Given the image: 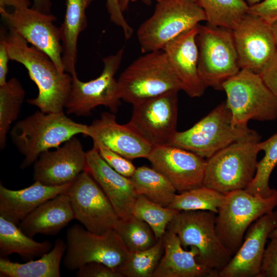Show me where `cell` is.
I'll list each match as a JSON object with an SVG mask.
<instances>
[{
    "instance_id": "1",
    "label": "cell",
    "mask_w": 277,
    "mask_h": 277,
    "mask_svg": "<svg viewBox=\"0 0 277 277\" xmlns=\"http://www.w3.org/2000/svg\"><path fill=\"white\" fill-rule=\"evenodd\" d=\"M7 34L10 60L23 65L38 88L37 96L28 100L30 105L46 113L64 112L71 88L72 76L60 71L45 53L28 42L17 33Z\"/></svg>"
},
{
    "instance_id": "2",
    "label": "cell",
    "mask_w": 277,
    "mask_h": 277,
    "mask_svg": "<svg viewBox=\"0 0 277 277\" xmlns=\"http://www.w3.org/2000/svg\"><path fill=\"white\" fill-rule=\"evenodd\" d=\"M88 126L73 121L64 112L46 113L41 110L18 121L10 134L24 156L21 168H28L41 153L60 146L76 135H85Z\"/></svg>"
},
{
    "instance_id": "3",
    "label": "cell",
    "mask_w": 277,
    "mask_h": 277,
    "mask_svg": "<svg viewBox=\"0 0 277 277\" xmlns=\"http://www.w3.org/2000/svg\"><path fill=\"white\" fill-rule=\"evenodd\" d=\"M121 100L132 105L162 94L182 90L164 50L145 53L132 62L117 80Z\"/></svg>"
},
{
    "instance_id": "4",
    "label": "cell",
    "mask_w": 277,
    "mask_h": 277,
    "mask_svg": "<svg viewBox=\"0 0 277 277\" xmlns=\"http://www.w3.org/2000/svg\"><path fill=\"white\" fill-rule=\"evenodd\" d=\"M259 135L248 126L235 124L226 102H223L190 128L176 131L168 145L207 159L234 142Z\"/></svg>"
},
{
    "instance_id": "5",
    "label": "cell",
    "mask_w": 277,
    "mask_h": 277,
    "mask_svg": "<svg viewBox=\"0 0 277 277\" xmlns=\"http://www.w3.org/2000/svg\"><path fill=\"white\" fill-rule=\"evenodd\" d=\"M207 21L196 0H163L139 26L136 35L143 53L163 50L171 40Z\"/></svg>"
},
{
    "instance_id": "6",
    "label": "cell",
    "mask_w": 277,
    "mask_h": 277,
    "mask_svg": "<svg viewBox=\"0 0 277 277\" xmlns=\"http://www.w3.org/2000/svg\"><path fill=\"white\" fill-rule=\"evenodd\" d=\"M260 136L234 142L206 159L203 186L224 194L245 189L253 180Z\"/></svg>"
},
{
    "instance_id": "7",
    "label": "cell",
    "mask_w": 277,
    "mask_h": 277,
    "mask_svg": "<svg viewBox=\"0 0 277 277\" xmlns=\"http://www.w3.org/2000/svg\"><path fill=\"white\" fill-rule=\"evenodd\" d=\"M277 206V190L264 197L253 195L245 189L225 194L216 216L215 229L225 248L232 256L242 245L249 226Z\"/></svg>"
},
{
    "instance_id": "8",
    "label": "cell",
    "mask_w": 277,
    "mask_h": 277,
    "mask_svg": "<svg viewBox=\"0 0 277 277\" xmlns=\"http://www.w3.org/2000/svg\"><path fill=\"white\" fill-rule=\"evenodd\" d=\"M198 70L206 88L223 90V85L241 70L233 30L200 24L196 37Z\"/></svg>"
},
{
    "instance_id": "9",
    "label": "cell",
    "mask_w": 277,
    "mask_h": 277,
    "mask_svg": "<svg viewBox=\"0 0 277 277\" xmlns=\"http://www.w3.org/2000/svg\"><path fill=\"white\" fill-rule=\"evenodd\" d=\"M223 90L235 124L247 126L251 120L271 121L277 118V96L261 75L241 69L223 84Z\"/></svg>"
},
{
    "instance_id": "10",
    "label": "cell",
    "mask_w": 277,
    "mask_h": 277,
    "mask_svg": "<svg viewBox=\"0 0 277 277\" xmlns=\"http://www.w3.org/2000/svg\"><path fill=\"white\" fill-rule=\"evenodd\" d=\"M216 214L204 210L180 211L167 227L178 236L182 246L195 247L197 262L218 272L232 256L225 248L215 229Z\"/></svg>"
},
{
    "instance_id": "11",
    "label": "cell",
    "mask_w": 277,
    "mask_h": 277,
    "mask_svg": "<svg viewBox=\"0 0 277 277\" xmlns=\"http://www.w3.org/2000/svg\"><path fill=\"white\" fill-rule=\"evenodd\" d=\"M66 245L63 264L71 271L97 262L118 272L130 252L114 229L98 234L78 224L68 229Z\"/></svg>"
},
{
    "instance_id": "12",
    "label": "cell",
    "mask_w": 277,
    "mask_h": 277,
    "mask_svg": "<svg viewBox=\"0 0 277 277\" xmlns=\"http://www.w3.org/2000/svg\"><path fill=\"white\" fill-rule=\"evenodd\" d=\"M124 49L103 58L104 67L101 74L88 82L72 76L70 93L65 106L66 113L77 116H89L99 106L108 107L115 113L121 105L117 80L115 78L122 61Z\"/></svg>"
},
{
    "instance_id": "13",
    "label": "cell",
    "mask_w": 277,
    "mask_h": 277,
    "mask_svg": "<svg viewBox=\"0 0 277 277\" xmlns=\"http://www.w3.org/2000/svg\"><path fill=\"white\" fill-rule=\"evenodd\" d=\"M66 192L76 219L88 231L101 234L114 229L120 217L102 188L86 171L71 184Z\"/></svg>"
},
{
    "instance_id": "14",
    "label": "cell",
    "mask_w": 277,
    "mask_h": 277,
    "mask_svg": "<svg viewBox=\"0 0 277 277\" xmlns=\"http://www.w3.org/2000/svg\"><path fill=\"white\" fill-rule=\"evenodd\" d=\"M2 20L9 28L28 43L47 55L58 69L65 72L62 61L63 48L59 27L53 23L56 17L30 7L7 11L0 7Z\"/></svg>"
},
{
    "instance_id": "15",
    "label": "cell",
    "mask_w": 277,
    "mask_h": 277,
    "mask_svg": "<svg viewBox=\"0 0 277 277\" xmlns=\"http://www.w3.org/2000/svg\"><path fill=\"white\" fill-rule=\"evenodd\" d=\"M178 92H167L133 105L126 124L153 147L168 145L177 131Z\"/></svg>"
},
{
    "instance_id": "16",
    "label": "cell",
    "mask_w": 277,
    "mask_h": 277,
    "mask_svg": "<svg viewBox=\"0 0 277 277\" xmlns=\"http://www.w3.org/2000/svg\"><path fill=\"white\" fill-rule=\"evenodd\" d=\"M232 30L241 69L260 75L277 54L271 25L247 12Z\"/></svg>"
},
{
    "instance_id": "17",
    "label": "cell",
    "mask_w": 277,
    "mask_h": 277,
    "mask_svg": "<svg viewBox=\"0 0 277 277\" xmlns=\"http://www.w3.org/2000/svg\"><path fill=\"white\" fill-rule=\"evenodd\" d=\"M146 159L180 192L203 185L206 159L192 152L163 145L153 147Z\"/></svg>"
},
{
    "instance_id": "18",
    "label": "cell",
    "mask_w": 277,
    "mask_h": 277,
    "mask_svg": "<svg viewBox=\"0 0 277 277\" xmlns=\"http://www.w3.org/2000/svg\"><path fill=\"white\" fill-rule=\"evenodd\" d=\"M33 164L35 181L48 186L63 185L73 182L85 170L87 152L74 136L55 150L41 153Z\"/></svg>"
},
{
    "instance_id": "19",
    "label": "cell",
    "mask_w": 277,
    "mask_h": 277,
    "mask_svg": "<svg viewBox=\"0 0 277 277\" xmlns=\"http://www.w3.org/2000/svg\"><path fill=\"white\" fill-rule=\"evenodd\" d=\"M277 228V211L268 213L248 228L240 247L217 277H258L267 240Z\"/></svg>"
},
{
    "instance_id": "20",
    "label": "cell",
    "mask_w": 277,
    "mask_h": 277,
    "mask_svg": "<svg viewBox=\"0 0 277 277\" xmlns=\"http://www.w3.org/2000/svg\"><path fill=\"white\" fill-rule=\"evenodd\" d=\"M85 136L130 160L146 159L153 148L127 124H118L112 112H103L88 126Z\"/></svg>"
},
{
    "instance_id": "21",
    "label": "cell",
    "mask_w": 277,
    "mask_h": 277,
    "mask_svg": "<svg viewBox=\"0 0 277 277\" xmlns=\"http://www.w3.org/2000/svg\"><path fill=\"white\" fill-rule=\"evenodd\" d=\"M87 171L104 192L120 219L132 214L138 195L130 178L114 170L101 157L97 148L87 152Z\"/></svg>"
},
{
    "instance_id": "22",
    "label": "cell",
    "mask_w": 277,
    "mask_h": 277,
    "mask_svg": "<svg viewBox=\"0 0 277 277\" xmlns=\"http://www.w3.org/2000/svg\"><path fill=\"white\" fill-rule=\"evenodd\" d=\"M199 25L170 41L163 49L174 73L181 83L182 90L191 97L201 96L207 88L198 70L199 52L196 37Z\"/></svg>"
},
{
    "instance_id": "23",
    "label": "cell",
    "mask_w": 277,
    "mask_h": 277,
    "mask_svg": "<svg viewBox=\"0 0 277 277\" xmlns=\"http://www.w3.org/2000/svg\"><path fill=\"white\" fill-rule=\"evenodd\" d=\"M164 253L152 277H217V272L196 261V247L182 246L175 233L167 229L162 237Z\"/></svg>"
},
{
    "instance_id": "24",
    "label": "cell",
    "mask_w": 277,
    "mask_h": 277,
    "mask_svg": "<svg viewBox=\"0 0 277 277\" xmlns=\"http://www.w3.org/2000/svg\"><path fill=\"white\" fill-rule=\"evenodd\" d=\"M71 183L48 186L35 181L19 190H11L0 184V216L18 225L41 204L65 192Z\"/></svg>"
},
{
    "instance_id": "25",
    "label": "cell",
    "mask_w": 277,
    "mask_h": 277,
    "mask_svg": "<svg viewBox=\"0 0 277 277\" xmlns=\"http://www.w3.org/2000/svg\"><path fill=\"white\" fill-rule=\"evenodd\" d=\"M73 219L70 199L65 192L41 204L20 222L18 227L32 238L38 234L55 235Z\"/></svg>"
},
{
    "instance_id": "26",
    "label": "cell",
    "mask_w": 277,
    "mask_h": 277,
    "mask_svg": "<svg viewBox=\"0 0 277 277\" xmlns=\"http://www.w3.org/2000/svg\"><path fill=\"white\" fill-rule=\"evenodd\" d=\"M93 0H66V12L60 28L65 71L77 75L76 65L79 35L87 27V8Z\"/></svg>"
},
{
    "instance_id": "27",
    "label": "cell",
    "mask_w": 277,
    "mask_h": 277,
    "mask_svg": "<svg viewBox=\"0 0 277 277\" xmlns=\"http://www.w3.org/2000/svg\"><path fill=\"white\" fill-rule=\"evenodd\" d=\"M66 248V242L57 239L52 249L37 260L19 263L1 258L0 276L60 277V264Z\"/></svg>"
},
{
    "instance_id": "28",
    "label": "cell",
    "mask_w": 277,
    "mask_h": 277,
    "mask_svg": "<svg viewBox=\"0 0 277 277\" xmlns=\"http://www.w3.org/2000/svg\"><path fill=\"white\" fill-rule=\"evenodd\" d=\"M53 248L47 241L37 242L24 233L14 223L0 216V256L4 258L13 253L24 260L42 256Z\"/></svg>"
},
{
    "instance_id": "29",
    "label": "cell",
    "mask_w": 277,
    "mask_h": 277,
    "mask_svg": "<svg viewBox=\"0 0 277 277\" xmlns=\"http://www.w3.org/2000/svg\"><path fill=\"white\" fill-rule=\"evenodd\" d=\"M129 178L138 195H144L164 207H168L176 194L171 183L153 167H137Z\"/></svg>"
},
{
    "instance_id": "30",
    "label": "cell",
    "mask_w": 277,
    "mask_h": 277,
    "mask_svg": "<svg viewBox=\"0 0 277 277\" xmlns=\"http://www.w3.org/2000/svg\"><path fill=\"white\" fill-rule=\"evenodd\" d=\"M25 96V90L15 77L0 86V148L6 145L7 135L19 115Z\"/></svg>"
},
{
    "instance_id": "31",
    "label": "cell",
    "mask_w": 277,
    "mask_h": 277,
    "mask_svg": "<svg viewBox=\"0 0 277 277\" xmlns=\"http://www.w3.org/2000/svg\"><path fill=\"white\" fill-rule=\"evenodd\" d=\"M204 11L207 23L233 30L247 13L244 0H196Z\"/></svg>"
},
{
    "instance_id": "32",
    "label": "cell",
    "mask_w": 277,
    "mask_h": 277,
    "mask_svg": "<svg viewBox=\"0 0 277 277\" xmlns=\"http://www.w3.org/2000/svg\"><path fill=\"white\" fill-rule=\"evenodd\" d=\"M260 150L265 152L263 157L258 162L254 177L245 189L253 195L266 197L272 195L276 190L269 184L271 174L277 165V132L258 144Z\"/></svg>"
},
{
    "instance_id": "33",
    "label": "cell",
    "mask_w": 277,
    "mask_h": 277,
    "mask_svg": "<svg viewBox=\"0 0 277 277\" xmlns=\"http://www.w3.org/2000/svg\"><path fill=\"white\" fill-rule=\"evenodd\" d=\"M114 230L130 252L147 249L159 240L150 226L133 214L120 219Z\"/></svg>"
},
{
    "instance_id": "34",
    "label": "cell",
    "mask_w": 277,
    "mask_h": 277,
    "mask_svg": "<svg viewBox=\"0 0 277 277\" xmlns=\"http://www.w3.org/2000/svg\"><path fill=\"white\" fill-rule=\"evenodd\" d=\"M225 194L204 186L176 194L168 207L181 211L204 210L217 213Z\"/></svg>"
},
{
    "instance_id": "35",
    "label": "cell",
    "mask_w": 277,
    "mask_h": 277,
    "mask_svg": "<svg viewBox=\"0 0 277 277\" xmlns=\"http://www.w3.org/2000/svg\"><path fill=\"white\" fill-rule=\"evenodd\" d=\"M163 253L162 238L155 245L147 249L129 252L118 272L123 277H152Z\"/></svg>"
},
{
    "instance_id": "36",
    "label": "cell",
    "mask_w": 277,
    "mask_h": 277,
    "mask_svg": "<svg viewBox=\"0 0 277 277\" xmlns=\"http://www.w3.org/2000/svg\"><path fill=\"white\" fill-rule=\"evenodd\" d=\"M179 212L139 195L134 204L132 214L147 223L159 240L163 237L168 225Z\"/></svg>"
},
{
    "instance_id": "37",
    "label": "cell",
    "mask_w": 277,
    "mask_h": 277,
    "mask_svg": "<svg viewBox=\"0 0 277 277\" xmlns=\"http://www.w3.org/2000/svg\"><path fill=\"white\" fill-rule=\"evenodd\" d=\"M99 154L105 162L120 174L130 177L135 171L136 167L128 159L100 144H93Z\"/></svg>"
},
{
    "instance_id": "38",
    "label": "cell",
    "mask_w": 277,
    "mask_h": 277,
    "mask_svg": "<svg viewBox=\"0 0 277 277\" xmlns=\"http://www.w3.org/2000/svg\"><path fill=\"white\" fill-rule=\"evenodd\" d=\"M258 277H277V236L271 238L265 249Z\"/></svg>"
},
{
    "instance_id": "39",
    "label": "cell",
    "mask_w": 277,
    "mask_h": 277,
    "mask_svg": "<svg viewBox=\"0 0 277 277\" xmlns=\"http://www.w3.org/2000/svg\"><path fill=\"white\" fill-rule=\"evenodd\" d=\"M76 270L75 275L78 277H123L119 272L97 262L86 264Z\"/></svg>"
},
{
    "instance_id": "40",
    "label": "cell",
    "mask_w": 277,
    "mask_h": 277,
    "mask_svg": "<svg viewBox=\"0 0 277 277\" xmlns=\"http://www.w3.org/2000/svg\"><path fill=\"white\" fill-rule=\"evenodd\" d=\"M106 7L112 22L122 28L126 39H130L133 30L126 21L118 0H106Z\"/></svg>"
},
{
    "instance_id": "41",
    "label": "cell",
    "mask_w": 277,
    "mask_h": 277,
    "mask_svg": "<svg viewBox=\"0 0 277 277\" xmlns=\"http://www.w3.org/2000/svg\"><path fill=\"white\" fill-rule=\"evenodd\" d=\"M248 12L255 15L269 24L277 21V0H264L249 7Z\"/></svg>"
},
{
    "instance_id": "42",
    "label": "cell",
    "mask_w": 277,
    "mask_h": 277,
    "mask_svg": "<svg viewBox=\"0 0 277 277\" xmlns=\"http://www.w3.org/2000/svg\"><path fill=\"white\" fill-rule=\"evenodd\" d=\"M10 60L7 43V34L4 29L1 28L0 31V86L7 81L8 65Z\"/></svg>"
},
{
    "instance_id": "43",
    "label": "cell",
    "mask_w": 277,
    "mask_h": 277,
    "mask_svg": "<svg viewBox=\"0 0 277 277\" xmlns=\"http://www.w3.org/2000/svg\"><path fill=\"white\" fill-rule=\"evenodd\" d=\"M260 75L266 85L277 96V54Z\"/></svg>"
},
{
    "instance_id": "44",
    "label": "cell",
    "mask_w": 277,
    "mask_h": 277,
    "mask_svg": "<svg viewBox=\"0 0 277 277\" xmlns=\"http://www.w3.org/2000/svg\"><path fill=\"white\" fill-rule=\"evenodd\" d=\"M29 0H0V7L11 6L14 9L30 7Z\"/></svg>"
},
{
    "instance_id": "45",
    "label": "cell",
    "mask_w": 277,
    "mask_h": 277,
    "mask_svg": "<svg viewBox=\"0 0 277 277\" xmlns=\"http://www.w3.org/2000/svg\"><path fill=\"white\" fill-rule=\"evenodd\" d=\"M52 3L51 0H33L32 8L45 13H51Z\"/></svg>"
},
{
    "instance_id": "46",
    "label": "cell",
    "mask_w": 277,
    "mask_h": 277,
    "mask_svg": "<svg viewBox=\"0 0 277 277\" xmlns=\"http://www.w3.org/2000/svg\"><path fill=\"white\" fill-rule=\"evenodd\" d=\"M134 1L135 0H118V2L122 11L124 12L127 10L130 2ZM153 1L159 2L163 0H144L146 3H150Z\"/></svg>"
},
{
    "instance_id": "47",
    "label": "cell",
    "mask_w": 277,
    "mask_h": 277,
    "mask_svg": "<svg viewBox=\"0 0 277 277\" xmlns=\"http://www.w3.org/2000/svg\"><path fill=\"white\" fill-rule=\"evenodd\" d=\"M271 27L272 30L275 42L277 46V21L271 24Z\"/></svg>"
},
{
    "instance_id": "48",
    "label": "cell",
    "mask_w": 277,
    "mask_h": 277,
    "mask_svg": "<svg viewBox=\"0 0 277 277\" xmlns=\"http://www.w3.org/2000/svg\"><path fill=\"white\" fill-rule=\"evenodd\" d=\"M249 7L254 5L261 2V0H244Z\"/></svg>"
},
{
    "instance_id": "49",
    "label": "cell",
    "mask_w": 277,
    "mask_h": 277,
    "mask_svg": "<svg viewBox=\"0 0 277 277\" xmlns=\"http://www.w3.org/2000/svg\"><path fill=\"white\" fill-rule=\"evenodd\" d=\"M277 236V228L272 231L269 235V238L271 239Z\"/></svg>"
}]
</instances>
